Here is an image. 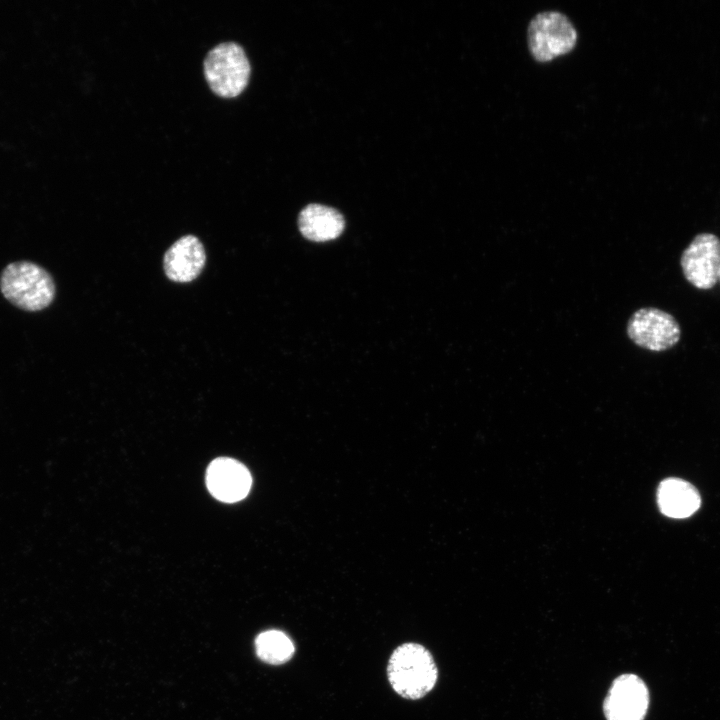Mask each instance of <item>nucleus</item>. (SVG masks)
I'll return each instance as SVG.
<instances>
[{
  "label": "nucleus",
  "instance_id": "2",
  "mask_svg": "<svg viewBox=\"0 0 720 720\" xmlns=\"http://www.w3.org/2000/svg\"><path fill=\"white\" fill-rule=\"evenodd\" d=\"M0 290L10 303L28 312L45 309L55 297L50 273L30 261L8 264L0 276Z\"/></svg>",
  "mask_w": 720,
  "mask_h": 720
},
{
  "label": "nucleus",
  "instance_id": "10",
  "mask_svg": "<svg viewBox=\"0 0 720 720\" xmlns=\"http://www.w3.org/2000/svg\"><path fill=\"white\" fill-rule=\"evenodd\" d=\"M660 512L670 518L683 519L693 515L701 505L697 488L690 482L676 477L662 480L657 489Z\"/></svg>",
  "mask_w": 720,
  "mask_h": 720
},
{
  "label": "nucleus",
  "instance_id": "1",
  "mask_svg": "<svg viewBox=\"0 0 720 720\" xmlns=\"http://www.w3.org/2000/svg\"><path fill=\"white\" fill-rule=\"evenodd\" d=\"M387 676L393 690L403 698L416 700L435 686L438 670L431 653L423 645L408 642L391 654Z\"/></svg>",
  "mask_w": 720,
  "mask_h": 720
},
{
  "label": "nucleus",
  "instance_id": "3",
  "mask_svg": "<svg viewBox=\"0 0 720 720\" xmlns=\"http://www.w3.org/2000/svg\"><path fill=\"white\" fill-rule=\"evenodd\" d=\"M210 88L219 96L235 97L248 84L250 63L238 43L222 42L208 51L203 62Z\"/></svg>",
  "mask_w": 720,
  "mask_h": 720
},
{
  "label": "nucleus",
  "instance_id": "9",
  "mask_svg": "<svg viewBox=\"0 0 720 720\" xmlns=\"http://www.w3.org/2000/svg\"><path fill=\"white\" fill-rule=\"evenodd\" d=\"M206 261L204 247L194 235H185L173 243L164 256V270L175 282H190L201 273Z\"/></svg>",
  "mask_w": 720,
  "mask_h": 720
},
{
  "label": "nucleus",
  "instance_id": "4",
  "mask_svg": "<svg viewBox=\"0 0 720 720\" xmlns=\"http://www.w3.org/2000/svg\"><path fill=\"white\" fill-rule=\"evenodd\" d=\"M527 36L529 51L538 62H549L569 53L577 42L573 24L558 11L537 14L528 26Z\"/></svg>",
  "mask_w": 720,
  "mask_h": 720
},
{
  "label": "nucleus",
  "instance_id": "7",
  "mask_svg": "<svg viewBox=\"0 0 720 720\" xmlns=\"http://www.w3.org/2000/svg\"><path fill=\"white\" fill-rule=\"evenodd\" d=\"M648 705L645 683L634 674H623L613 681L603 710L607 720H643Z\"/></svg>",
  "mask_w": 720,
  "mask_h": 720
},
{
  "label": "nucleus",
  "instance_id": "5",
  "mask_svg": "<svg viewBox=\"0 0 720 720\" xmlns=\"http://www.w3.org/2000/svg\"><path fill=\"white\" fill-rule=\"evenodd\" d=\"M626 332L636 346L653 352L669 350L681 339L677 319L656 307L636 310L627 322Z\"/></svg>",
  "mask_w": 720,
  "mask_h": 720
},
{
  "label": "nucleus",
  "instance_id": "8",
  "mask_svg": "<svg viewBox=\"0 0 720 720\" xmlns=\"http://www.w3.org/2000/svg\"><path fill=\"white\" fill-rule=\"evenodd\" d=\"M206 485L216 499L233 503L246 497L252 485V478L243 464L231 458L221 457L209 465Z\"/></svg>",
  "mask_w": 720,
  "mask_h": 720
},
{
  "label": "nucleus",
  "instance_id": "13",
  "mask_svg": "<svg viewBox=\"0 0 720 720\" xmlns=\"http://www.w3.org/2000/svg\"><path fill=\"white\" fill-rule=\"evenodd\" d=\"M718 281L720 282V268H719V272H718Z\"/></svg>",
  "mask_w": 720,
  "mask_h": 720
},
{
  "label": "nucleus",
  "instance_id": "12",
  "mask_svg": "<svg viewBox=\"0 0 720 720\" xmlns=\"http://www.w3.org/2000/svg\"><path fill=\"white\" fill-rule=\"evenodd\" d=\"M258 657L269 664H283L290 660L295 646L290 637L280 630H267L255 640Z\"/></svg>",
  "mask_w": 720,
  "mask_h": 720
},
{
  "label": "nucleus",
  "instance_id": "6",
  "mask_svg": "<svg viewBox=\"0 0 720 720\" xmlns=\"http://www.w3.org/2000/svg\"><path fill=\"white\" fill-rule=\"evenodd\" d=\"M684 278L699 290H710L718 282L720 238L710 232L693 237L680 256Z\"/></svg>",
  "mask_w": 720,
  "mask_h": 720
},
{
  "label": "nucleus",
  "instance_id": "11",
  "mask_svg": "<svg viewBox=\"0 0 720 720\" xmlns=\"http://www.w3.org/2000/svg\"><path fill=\"white\" fill-rule=\"evenodd\" d=\"M302 235L315 242L337 238L344 230L345 221L340 212L321 204H310L302 209L298 217Z\"/></svg>",
  "mask_w": 720,
  "mask_h": 720
}]
</instances>
